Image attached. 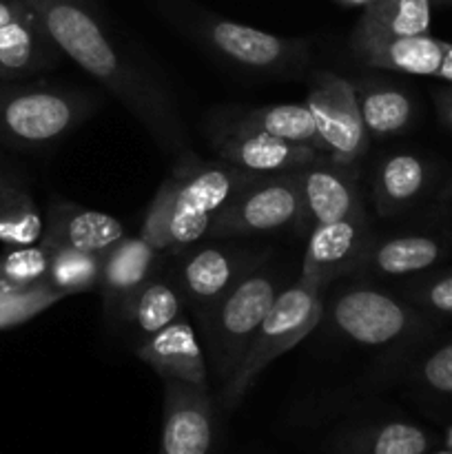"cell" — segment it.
I'll return each instance as SVG.
<instances>
[{
  "mask_svg": "<svg viewBox=\"0 0 452 454\" xmlns=\"http://www.w3.org/2000/svg\"><path fill=\"white\" fill-rule=\"evenodd\" d=\"M69 60L109 91L168 155L191 153V140L158 67L124 43L93 0H22Z\"/></svg>",
  "mask_w": 452,
  "mask_h": 454,
  "instance_id": "obj_1",
  "label": "cell"
},
{
  "mask_svg": "<svg viewBox=\"0 0 452 454\" xmlns=\"http://www.w3.org/2000/svg\"><path fill=\"white\" fill-rule=\"evenodd\" d=\"M253 177L257 176L222 160H202L193 151L182 155L155 191L142 222V233L164 255H175L202 242Z\"/></svg>",
  "mask_w": 452,
  "mask_h": 454,
  "instance_id": "obj_2",
  "label": "cell"
},
{
  "mask_svg": "<svg viewBox=\"0 0 452 454\" xmlns=\"http://www.w3.org/2000/svg\"><path fill=\"white\" fill-rule=\"evenodd\" d=\"M346 279L350 282L339 291L323 295L322 322L339 340L410 359L441 328L443 319L415 309L384 284Z\"/></svg>",
  "mask_w": 452,
  "mask_h": 454,
  "instance_id": "obj_3",
  "label": "cell"
},
{
  "mask_svg": "<svg viewBox=\"0 0 452 454\" xmlns=\"http://www.w3.org/2000/svg\"><path fill=\"white\" fill-rule=\"evenodd\" d=\"M160 3L167 16L184 34L229 65L257 74L292 75V78L304 74L308 67L310 49H313L308 40L282 38L230 18H222L184 0H160Z\"/></svg>",
  "mask_w": 452,
  "mask_h": 454,
  "instance_id": "obj_4",
  "label": "cell"
},
{
  "mask_svg": "<svg viewBox=\"0 0 452 454\" xmlns=\"http://www.w3.org/2000/svg\"><path fill=\"white\" fill-rule=\"evenodd\" d=\"M291 282L286 269L266 260L198 319L202 331L199 344L208 355V368L222 386L235 375L261 319Z\"/></svg>",
  "mask_w": 452,
  "mask_h": 454,
  "instance_id": "obj_5",
  "label": "cell"
},
{
  "mask_svg": "<svg viewBox=\"0 0 452 454\" xmlns=\"http://www.w3.org/2000/svg\"><path fill=\"white\" fill-rule=\"evenodd\" d=\"M96 106L91 93L62 82L0 84V142L16 149L53 145L87 122Z\"/></svg>",
  "mask_w": 452,
  "mask_h": 454,
  "instance_id": "obj_6",
  "label": "cell"
},
{
  "mask_svg": "<svg viewBox=\"0 0 452 454\" xmlns=\"http://www.w3.org/2000/svg\"><path fill=\"white\" fill-rule=\"evenodd\" d=\"M322 315L323 291L308 286L300 278L292 279L261 319L235 375L222 386L224 406H235L270 362L304 341L322 324Z\"/></svg>",
  "mask_w": 452,
  "mask_h": 454,
  "instance_id": "obj_7",
  "label": "cell"
},
{
  "mask_svg": "<svg viewBox=\"0 0 452 454\" xmlns=\"http://www.w3.org/2000/svg\"><path fill=\"white\" fill-rule=\"evenodd\" d=\"M310 231L300 168L257 176L239 191L213 224L208 238H255Z\"/></svg>",
  "mask_w": 452,
  "mask_h": 454,
  "instance_id": "obj_8",
  "label": "cell"
},
{
  "mask_svg": "<svg viewBox=\"0 0 452 454\" xmlns=\"http://www.w3.org/2000/svg\"><path fill=\"white\" fill-rule=\"evenodd\" d=\"M180 282L186 309L202 319L235 284L269 260L261 248L246 247L239 238H207L168 255Z\"/></svg>",
  "mask_w": 452,
  "mask_h": 454,
  "instance_id": "obj_9",
  "label": "cell"
},
{
  "mask_svg": "<svg viewBox=\"0 0 452 454\" xmlns=\"http://www.w3.org/2000/svg\"><path fill=\"white\" fill-rule=\"evenodd\" d=\"M304 105L313 115L323 151L337 162L357 167L366 158L370 136L363 127L353 82L335 71H315Z\"/></svg>",
  "mask_w": 452,
  "mask_h": 454,
  "instance_id": "obj_10",
  "label": "cell"
},
{
  "mask_svg": "<svg viewBox=\"0 0 452 454\" xmlns=\"http://www.w3.org/2000/svg\"><path fill=\"white\" fill-rule=\"evenodd\" d=\"M452 255V238L439 231H401L372 235L362 262L350 278L368 282H403L441 266Z\"/></svg>",
  "mask_w": 452,
  "mask_h": 454,
  "instance_id": "obj_11",
  "label": "cell"
},
{
  "mask_svg": "<svg viewBox=\"0 0 452 454\" xmlns=\"http://www.w3.org/2000/svg\"><path fill=\"white\" fill-rule=\"evenodd\" d=\"M208 142H211L217 160L233 164L253 176L295 171L323 155L322 151H315L310 146L291 145V142L270 137L251 127H244L226 114L211 122Z\"/></svg>",
  "mask_w": 452,
  "mask_h": 454,
  "instance_id": "obj_12",
  "label": "cell"
},
{
  "mask_svg": "<svg viewBox=\"0 0 452 454\" xmlns=\"http://www.w3.org/2000/svg\"><path fill=\"white\" fill-rule=\"evenodd\" d=\"M372 235L375 233L368 215L313 226L308 231L297 278L308 286L326 293L332 282L355 273Z\"/></svg>",
  "mask_w": 452,
  "mask_h": 454,
  "instance_id": "obj_13",
  "label": "cell"
},
{
  "mask_svg": "<svg viewBox=\"0 0 452 454\" xmlns=\"http://www.w3.org/2000/svg\"><path fill=\"white\" fill-rule=\"evenodd\" d=\"M300 177L310 229L368 215L362 189H359L357 167L341 164L323 153L313 162L304 164L300 168Z\"/></svg>",
  "mask_w": 452,
  "mask_h": 454,
  "instance_id": "obj_14",
  "label": "cell"
},
{
  "mask_svg": "<svg viewBox=\"0 0 452 454\" xmlns=\"http://www.w3.org/2000/svg\"><path fill=\"white\" fill-rule=\"evenodd\" d=\"M164 260L167 255L158 251L142 231L136 238L124 235L113 248L105 253L97 291L102 295V309L109 322H118L129 300L158 273Z\"/></svg>",
  "mask_w": 452,
  "mask_h": 454,
  "instance_id": "obj_15",
  "label": "cell"
},
{
  "mask_svg": "<svg viewBox=\"0 0 452 454\" xmlns=\"http://www.w3.org/2000/svg\"><path fill=\"white\" fill-rule=\"evenodd\" d=\"M213 446V411L208 390L186 381L164 380L162 454H208Z\"/></svg>",
  "mask_w": 452,
  "mask_h": 454,
  "instance_id": "obj_16",
  "label": "cell"
},
{
  "mask_svg": "<svg viewBox=\"0 0 452 454\" xmlns=\"http://www.w3.org/2000/svg\"><path fill=\"white\" fill-rule=\"evenodd\" d=\"M437 164L415 151L384 155L372 171V207L381 217H399L412 211L433 189Z\"/></svg>",
  "mask_w": 452,
  "mask_h": 454,
  "instance_id": "obj_17",
  "label": "cell"
},
{
  "mask_svg": "<svg viewBox=\"0 0 452 454\" xmlns=\"http://www.w3.org/2000/svg\"><path fill=\"white\" fill-rule=\"evenodd\" d=\"M136 357L162 380L186 381L208 390V364L202 344L186 317L175 319L136 346Z\"/></svg>",
  "mask_w": 452,
  "mask_h": 454,
  "instance_id": "obj_18",
  "label": "cell"
},
{
  "mask_svg": "<svg viewBox=\"0 0 452 454\" xmlns=\"http://www.w3.org/2000/svg\"><path fill=\"white\" fill-rule=\"evenodd\" d=\"M62 58L65 53L31 9L0 27V82L47 74L60 65Z\"/></svg>",
  "mask_w": 452,
  "mask_h": 454,
  "instance_id": "obj_19",
  "label": "cell"
},
{
  "mask_svg": "<svg viewBox=\"0 0 452 454\" xmlns=\"http://www.w3.org/2000/svg\"><path fill=\"white\" fill-rule=\"evenodd\" d=\"M124 235H127V229L118 217L60 200L49 207L40 244H44L47 248L66 247L105 255Z\"/></svg>",
  "mask_w": 452,
  "mask_h": 454,
  "instance_id": "obj_20",
  "label": "cell"
},
{
  "mask_svg": "<svg viewBox=\"0 0 452 454\" xmlns=\"http://www.w3.org/2000/svg\"><path fill=\"white\" fill-rule=\"evenodd\" d=\"M184 295H182L180 282H177L175 270L167 255L158 273L129 300L115 324L127 328L137 346L175 319L184 317Z\"/></svg>",
  "mask_w": 452,
  "mask_h": 454,
  "instance_id": "obj_21",
  "label": "cell"
},
{
  "mask_svg": "<svg viewBox=\"0 0 452 454\" xmlns=\"http://www.w3.org/2000/svg\"><path fill=\"white\" fill-rule=\"evenodd\" d=\"M370 140H390L417 122V100L408 89L379 75L350 80Z\"/></svg>",
  "mask_w": 452,
  "mask_h": 454,
  "instance_id": "obj_22",
  "label": "cell"
},
{
  "mask_svg": "<svg viewBox=\"0 0 452 454\" xmlns=\"http://www.w3.org/2000/svg\"><path fill=\"white\" fill-rule=\"evenodd\" d=\"M350 49L359 62L372 69L434 78L441 67L448 43L424 34L368 40V43L350 44Z\"/></svg>",
  "mask_w": 452,
  "mask_h": 454,
  "instance_id": "obj_23",
  "label": "cell"
},
{
  "mask_svg": "<svg viewBox=\"0 0 452 454\" xmlns=\"http://www.w3.org/2000/svg\"><path fill=\"white\" fill-rule=\"evenodd\" d=\"M433 0H370L355 25L350 44L377 38L424 35L430 29Z\"/></svg>",
  "mask_w": 452,
  "mask_h": 454,
  "instance_id": "obj_24",
  "label": "cell"
},
{
  "mask_svg": "<svg viewBox=\"0 0 452 454\" xmlns=\"http://www.w3.org/2000/svg\"><path fill=\"white\" fill-rule=\"evenodd\" d=\"M224 114L233 118L235 122L266 133L270 137L291 142V145L310 146V149L326 153L317 127H315L313 115H310L308 106L304 102L301 105L253 106V109L224 111Z\"/></svg>",
  "mask_w": 452,
  "mask_h": 454,
  "instance_id": "obj_25",
  "label": "cell"
},
{
  "mask_svg": "<svg viewBox=\"0 0 452 454\" xmlns=\"http://www.w3.org/2000/svg\"><path fill=\"white\" fill-rule=\"evenodd\" d=\"M408 384L430 402L452 403V335H434L412 355Z\"/></svg>",
  "mask_w": 452,
  "mask_h": 454,
  "instance_id": "obj_26",
  "label": "cell"
},
{
  "mask_svg": "<svg viewBox=\"0 0 452 454\" xmlns=\"http://www.w3.org/2000/svg\"><path fill=\"white\" fill-rule=\"evenodd\" d=\"M102 260L105 255H96V253L51 247L49 248V273L44 282L62 297L96 291L100 286Z\"/></svg>",
  "mask_w": 452,
  "mask_h": 454,
  "instance_id": "obj_27",
  "label": "cell"
},
{
  "mask_svg": "<svg viewBox=\"0 0 452 454\" xmlns=\"http://www.w3.org/2000/svg\"><path fill=\"white\" fill-rule=\"evenodd\" d=\"M44 235V217L25 186L0 202V244L4 248L31 247Z\"/></svg>",
  "mask_w": 452,
  "mask_h": 454,
  "instance_id": "obj_28",
  "label": "cell"
},
{
  "mask_svg": "<svg viewBox=\"0 0 452 454\" xmlns=\"http://www.w3.org/2000/svg\"><path fill=\"white\" fill-rule=\"evenodd\" d=\"M393 291L433 317H452V266L441 264L428 273L403 279L394 284Z\"/></svg>",
  "mask_w": 452,
  "mask_h": 454,
  "instance_id": "obj_29",
  "label": "cell"
},
{
  "mask_svg": "<svg viewBox=\"0 0 452 454\" xmlns=\"http://www.w3.org/2000/svg\"><path fill=\"white\" fill-rule=\"evenodd\" d=\"M49 273V248L44 244L13 247L0 255V288H27L43 284Z\"/></svg>",
  "mask_w": 452,
  "mask_h": 454,
  "instance_id": "obj_30",
  "label": "cell"
},
{
  "mask_svg": "<svg viewBox=\"0 0 452 454\" xmlns=\"http://www.w3.org/2000/svg\"><path fill=\"white\" fill-rule=\"evenodd\" d=\"M60 300L65 297L47 282L27 288H0V331L29 322Z\"/></svg>",
  "mask_w": 452,
  "mask_h": 454,
  "instance_id": "obj_31",
  "label": "cell"
},
{
  "mask_svg": "<svg viewBox=\"0 0 452 454\" xmlns=\"http://www.w3.org/2000/svg\"><path fill=\"white\" fill-rule=\"evenodd\" d=\"M430 434L410 421H386L363 439L366 454H425L430 450Z\"/></svg>",
  "mask_w": 452,
  "mask_h": 454,
  "instance_id": "obj_32",
  "label": "cell"
},
{
  "mask_svg": "<svg viewBox=\"0 0 452 454\" xmlns=\"http://www.w3.org/2000/svg\"><path fill=\"white\" fill-rule=\"evenodd\" d=\"M434 105H437V114L441 124L452 131V84H446V87L434 91Z\"/></svg>",
  "mask_w": 452,
  "mask_h": 454,
  "instance_id": "obj_33",
  "label": "cell"
},
{
  "mask_svg": "<svg viewBox=\"0 0 452 454\" xmlns=\"http://www.w3.org/2000/svg\"><path fill=\"white\" fill-rule=\"evenodd\" d=\"M27 9L29 7H27V3H22V0H0V27L16 20V18L22 16Z\"/></svg>",
  "mask_w": 452,
  "mask_h": 454,
  "instance_id": "obj_34",
  "label": "cell"
},
{
  "mask_svg": "<svg viewBox=\"0 0 452 454\" xmlns=\"http://www.w3.org/2000/svg\"><path fill=\"white\" fill-rule=\"evenodd\" d=\"M20 182L16 180V177L12 176V173L7 171V168L3 167V164H0V202H3L4 198H9V195L13 193V191H18L20 189Z\"/></svg>",
  "mask_w": 452,
  "mask_h": 454,
  "instance_id": "obj_35",
  "label": "cell"
},
{
  "mask_svg": "<svg viewBox=\"0 0 452 454\" xmlns=\"http://www.w3.org/2000/svg\"><path fill=\"white\" fill-rule=\"evenodd\" d=\"M434 78L441 80V82H446V84H452V43H448L446 53H443L441 67H439V71Z\"/></svg>",
  "mask_w": 452,
  "mask_h": 454,
  "instance_id": "obj_36",
  "label": "cell"
},
{
  "mask_svg": "<svg viewBox=\"0 0 452 454\" xmlns=\"http://www.w3.org/2000/svg\"><path fill=\"white\" fill-rule=\"evenodd\" d=\"M439 202L452 207V173L448 176V180L443 182L441 189H439Z\"/></svg>",
  "mask_w": 452,
  "mask_h": 454,
  "instance_id": "obj_37",
  "label": "cell"
},
{
  "mask_svg": "<svg viewBox=\"0 0 452 454\" xmlns=\"http://www.w3.org/2000/svg\"><path fill=\"white\" fill-rule=\"evenodd\" d=\"M446 442H448V448H450V450H452V426H450V428H448Z\"/></svg>",
  "mask_w": 452,
  "mask_h": 454,
  "instance_id": "obj_38",
  "label": "cell"
},
{
  "mask_svg": "<svg viewBox=\"0 0 452 454\" xmlns=\"http://www.w3.org/2000/svg\"><path fill=\"white\" fill-rule=\"evenodd\" d=\"M346 3H370V0H346Z\"/></svg>",
  "mask_w": 452,
  "mask_h": 454,
  "instance_id": "obj_39",
  "label": "cell"
},
{
  "mask_svg": "<svg viewBox=\"0 0 452 454\" xmlns=\"http://www.w3.org/2000/svg\"><path fill=\"white\" fill-rule=\"evenodd\" d=\"M433 454H452V450H439V452H433Z\"/></svg>",
  "mask_w": 452,
  "mask_h": 454,
  "instance_id": "obj_40",
  "label": "cell"
},
{
  "mask_svg": "<svg viewBox=\"0 0 452 454\" xmlns=\"http://www.w3.org/2000/svg\"><path fill=\"white\" fill-rule=\"evenodd\" d=\"M437 3H452V0H437Z\"/></svg>",
  "mask_w": 452,
  "mask_h": 454,
  "instance_id": "obj_41",
  "label": "cell"
}]
</instances>
